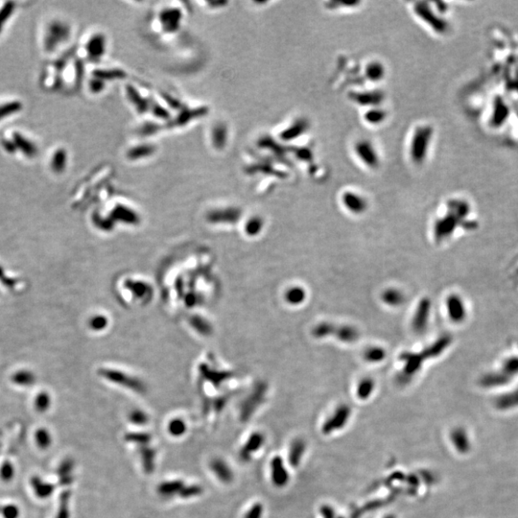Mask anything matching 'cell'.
<instances>
[{
    "label": "cell",
    "instance_id": "1",
    "mask_svg": "<svg viewBox=\"0 0 518 518\" xmlns=\"http://www.w3.org/2000/svg\"><path fill=\"white\" fill-rule=\"evenodd\" d=\"M450 343V337L444 336L437 341L435 344L425 348L423 351L419 353H412V352H404L400 356V360L404 363L403 371L401 376L399 377L404 381H408L409 379L413 377L414 374H416L420 370L421 365L424 362L425 359L435 357L446 348Z\"/></svg>",
    "mask_w": 518,
    "mask_h": 518
},
{
    "label": "cell",
    "instance_id": "37",
    "mask_svg": "<svg viewBox=\"0 0 518 518\" xmlns=\"http://www.w3.org/2000/svg\"><path fill=\"white\" fill-rule=\"evenodd\" d=\"M13 12V4L8 3L5 5V7L0 11V31L4 25V22L10 17V15Z\"/></svg>",
    "mask_w": 518,
    "mask_h": 518
},
{
    "label": "cell",
    "instance_id": "35",
    "mask_svg": "<svg viewBox=\"0 0 518 518\" xmlns=\"http://www.w3.org/2000/svg\"><path fill=\"white\" fill-rule=\"evenodd\" d=\"M130 420L132 421V423L135 425H144L147 423L148 418L142 412L134 411L130 415Z\"/></svg>",
    "mask_w": 518,
    "mask_h": 518
},
{
    "label": "cell",
    "instance_id": "28",
    "mask_svg": "<svg viewBox=\"0 0 518 518\" xmlns=\"http://www.w3.org/2000/svg\"><path fill=\"white\" fill-rule=\"evenodd\" d=\"M66 152L64 150H59L55 153L52 158V167L55 171H62L66 165Z\"/></svg>",
    "mask_w": 518,
    "mask_h": 518
},
{
    "label": "cell",
    "instance_id": "29",
    "mask_svg": "<svg viewBox=\"0 0 518 518\" xmlns=\"http://www.w3.org/2000/svg\"><path fill=\"white\" fill-rule=\"evenodd\" d=\"M125 440L130 443L146 445L151 441V436L145 433H130L125 436Z\"/></svg>",
    "mask_w": 518,
    "mask_h": 518
},
{
    "label": "cell",
    "instance_id": "32",
    "mask_svg": "<svg viewBox=\"0 0 518 518\" xmlns=\"http://www.w3.org/2000/svg\"><path fill=\"white\" fill-rule=\"evenodd\" d=\"M202 492H203V488L200 485H190V486L183 487L179 494L182 498H190V497H194V496H197L199 494H202Z\"/></svg>",
    "mask_w": 518,
    "mask_h": 518
},
{
    "label": "cell",
    "instance_id": "38",
    "mask_svg": "<svg viewBox=\"0 0 518 518\" xmlns=\"http://www.w3.org/2000/svg\"><path fill=\"white\" fill-rule=\"evenodd\" d=\"M4 518H17L19 516V510L17 509V506L9 505L6 506L2 510Z\"/></svg>",
    "mask_w": 518,
    "mask_h": 518
},
{
    "label": "cell",
    "instance_id": "8",
    "mask_svg": "<svg viewBox=\"0 0 518 518\" xmlns=\"http://www.w3.org/2000/svg\"><path fill=\"white\" fill-rule=\"evenodd\" d=\"M271 480L277 486H284L289 480L287 470L285 469L282 459L280 457H275L271 464Z\"/></svg>",
    "mask_w": 518,
    "mask_h": 518
},
{
    "label": "cell",
    "instance_id": "2",
    "mask_svg": "<svg viewBox=\"0 0 518 518\" xmlns=\"http://www.w3.org/2000/svg\"><path fill=\"white\" fill-rule=\"evenodd\" d=\"M450 212L448 216L439 220L435 225V237L437 241H442L452 233L458 223L457 219L467 216L469 213V206L465 201H454L449 205Z\"/></svg>",
    "mask_w": 518,
    "mask_h": 518
},
{
    "label": "cell",
    "instance_id": "17",
    "mask_svg": "<svg viewBox=\"0 0 518 518\" xmlns=\"http://www.w3.org/2000/svg\"><path fill=\"white\" fill-rule=\"evenodd\" d=\"M183 487L184 485L181 481L165 482L157 487V493L162 497H171L174 494H180Z\"/></svg>",
    "mask_w": 518,
    "mask_h": 518
},
{
    "label": "cell",
    "instance_id": "11",
    "mask_svg": "<svg viewBox=\"0 0 518 518\" xmlns=\"http://www.w3.org/2000/svg\"><path fill=\"white\" fill-rule=\"evenodd\" d=\"M264 444V436L262 434L256 432L249 438L247 443L243 446L240 451V458L244 461H248L251 459V455L253 452L257 451Z\"/></svg>",
    "mask_w": 518,
    "mask_h": 518
},
{
    "label": "cell",
    "instance_id": "25",
    "mask_svg": "<svg viewBox=\"0 0 518 518\" xmlns=\"http://www.w3.org/2000/svg\"><path fill=\"white\" fill-rule=\"evenodd\" d=\"M153 152H154V147H152L151 145H140L139 147L130 150L128 153V156L132 159L142 158V157L148 156L149 155H152Z\"/></svg>",
    "mask_w": 518,
    "mask_h": 518
},
{
    "label": "cell",
    "instance_id": "19",
    "mask_svg": "<svg viewBox=\"0 0 518 518\" xmlns=\"http://www.w3.org/2000/svg\"><path fill=\"white\" fill-rule=\"evenodd\" d=\"M35 440H36L37 445L41 449H47L52 443V439L50 436L49 432L47 431V429H44V428H40L37 430V432L35 434Z\"/></svg>",
    "mask_w": 518,
    "mask_h": 518
},
{
    "label": "cell",
    "instance_id": "7",
    "mask_svg": "<svg viewBox=\"0 0 518 518\" xmlns=\"http://www.w3.org/2000/svg\"><path fill=\"white\" fill-rule=\"evenodd\" d=\"M181 19V13L178 9H167L159 15L160 24L166 32H175L178 30Z\"/></svg>",
    "mask_w": 518,
    "mask_h": 518
},
{
    "label": "cell",
    "instance_id": "21",
    "mask_svg": "<svg viewBox=\"0 0 518 518\" xmlns=\"http://www.w3.org/2000/svg\"><path fill=\"white\" fill-rule=\"evenodd\" d=\"M385 356H386L385 350L379 346L370 347L365 351V359L368 362H381L385 358Z\"/></svg>",
    "mask_w": 518,
    "mask_h": 518
},
{
    "label": "cell",
    "instance_id": "36",
    "mask_svg": "<svg viewBox=\"0 0 518 518\" xmlns=\"http://www.w3.org/2000/svg\"><path fill=\"white\" fill-rule=\"evenodd\" d=\"M263 506L260 503L255 504L247 512L245 518H262Z\"/></svg>",
    "mask_w": 518,
    "mask_h": 518
},
{
    "label": "cell",
    "instance_id": "26",
    "mask_svg": "<svg viewBox=\"0 0 518 518\" xmlns=\"http://www.w3.org/2000/svg\"><path fill=\"white\" fill-rule=\"evenodd\" d=\"M168 431L170 432V434L172 436L180 437L185 433L186 425L182 420L180 419H176V420H173L169 423Z\"/></svg>",
    "mask_w": 518,
    "mask_h": 518
},
{
    "label": "cell",
    "instance_id": "10",
    "mask_svg": "<svg viewBox=\"0 0 518 518\" xmlns=\"http://www.w3.org/2000/svg\"><path fill=\"white\" fill-rule=\"evenodd\" d=\"M356 152L363 162L369 166H375L378 162V157L375 154L374 148L368 141H359L356 144Z\"/></svg>",
    "mask_w": 518,
    "mask_h": 518
},
{
    "label": "cell",
    "instance_id": "6",
    "mask_svg": "<svg viewBox=\"0 0 518 518\" xmlns=\"http://www.w3.org/2000/svg\"><path fill=\"white\" fill-rule=\"evenodd\" d=\"M430 312H431L430 299L422 298L413 319V329H415L416 332L422 333L423 331H425L430 318Z\"/></svg>",
    "mask_w": 518,
    "mask_h": 518
},
{
    "label": "cell",
    "instance_id": "16",
    "mask_svg": "<svg viewBox=\"0 0 518 518\" xmlns=\"http://www.w3.org/2000/svg\"><path fill=\"white\" fill-rule=\"evenodd\" d=\"M382 299L388 305L398 306V305H402L404 303L405 296L401 291L395 289V288H390L383 292Z\"/></svg>",
    "mask_w": 518,
    "mask_h": 518
},
{
    "label": "cell",
    "instance_id": "12",
    "mask_svg": "<svg viewBox=\"0 0 518 518\" xmlns=\"http://www.w3.org/2000/svg\"><path fill=\"white\" fill-rule=\"evenodd\" d=\"M343 202L345 207L353 213H362L367 208V202L361 196L346 192L343 196Z\"/></svg>",
    "mask_w": 518,
    "mask_h": 518
},
{
    "label": "cell",
    "instance_id": "18",
    "mask_svg": "<svg viewBox=\"0 0 518 518\" xmlns=\"http://www.w3.org/2000/svg\"><path fill=\"white\" fill-rule=\"evenodd\" d=\"M305 444L302 440H296L291 444L289 451V461L294 467H296L305 453Z\"/></svg>",
    "mask_w": 518,
    "mask_h": 518
},
{
    "label": "cell",
    "instance_id": "30",
    "mask_svg": "<svg viewBox=\"0 0 518 518\" xmlns=\"http://www.w3.org/2000/svg\"><path fill=\"white\" fill-rule=\"evenodd\" d=\"M367 74L369 76L368 78H370L372 81H379L380 79H382L384 70L379 64H371L367 68Z\"/></svg>",
    "mask_w": 518,
    "mask_h": 518
},
{
    "label": "cell",
    "instance_id": "9",
    "mask_svg": "<svg viewBox=\"0 0 518 518\" xmlns=\"http://www.w3.org/2000/svg\"><path fill=\"white\" fill-rule=\"evenodd\" d=\"M447 311L452 321L459 322L466 318V308L462 301L458 296H449L447 298Z\"/></svg>",
    "mask_w": 518,
    "mask_h": 518
},
{
    "label": "cell",
    "instance_id": "27",
    "mask_svg": "<svg viewBox=\"0 0 518 518\" xmlns=\"http://www.w3.org/2000/svg\"><path fill=\"white\" fill-rule=\"evenodd\" d=\"M69 497H70V493H68V492H65L61 495L60 510L58 511L57 518H69V511H68Z\"/></svg>",
    "mask_w": 518,
    "mask_h": 518
},
{
    "label": "cell",
    "instance_id": "4",
    "mask_svg": "<svg viewBox=\"0 0 518 518\" xmlns=\"http://www.w3.org/2000/svg\"><path fill=\"white\" fill-rule=\"evenodd\" d=\"M432 134L433 130L429 127H420L416 130L411 142V156L414 162L421 163L426 157Z\"/></svg>",
    "mask_w": 518,
    "mask_h": 518
},
{
    "label": "cell",
    "instance_id": "15",
    "mask_svg": "<svg viewBox=\"0 0 518 518\" xmlns=\"http://www.w3.org/2000/svg\"><path fill=\"white\" fill-rule=\"evenodd\" d=\"M140 455L142 459V465L145 472L152 473L155 469V456L156 452L154 449L150 448L146 445H141L140 448Z\"/></svg>",
    "mask_w": 518,
    "mask_h": 518
},
{
    "label": "cell",
    "instance_id": "20",
    "mask_svg": "<svg viewBox=\"0 0 518 518\" xmlns=\"http://www.w3.org/2000/svg\"><path fill=\"white\" fill-rule=\"evenodd\" d=\"M374 389V382L370 378L363 379L357 387V395L359 398L366 399L370 397Z\"/></svg>",
    "mask_w": 518,
    "mask_h": 518
},
{
    "label": "cell",
    "instance_id": "22",
    "mask_svg": "<svg viewBox=\"0 0 518 518\" xmlns=\"http://www.w3.org/2000/svg\"><path fill=\"white\" fill-rule=\"evenodd\" d=\"M33 486L37 495L41 498L49 496L54 488L53 485L42 483L40 479H36V478L33 479Z\"/></svg>",
    "mask_w": 518,
    "mask_h": 518
},
{
    "label": "cell",
    "instance_id": "31",
    "mask_svg": "<svg viewBox=\"0 0 518 518\" xmlns=\"http://www.w3.org/2000/svg\"><path fill=\"white\" fill-rule=\"evenodd\" d=\"M14 474H15V470H14V467L12 466V464L10 461H5L0 469L1 479L5 482H9L13 479Z\"/></svg>",
    "mask_w": 518,
    "mask_h": 518
},
{
    "label": "cell",
    "instance_id": "13",
    "mask_svg": "<svg viewBox=\"0 0 518 518\" xmlns=\"http://www.w3.org/2000/svg\"><path fill=\"white\" fill-rule=\"evenodd\" d=\"M210 469L217 478L224 483H230L232 481L233 473L224 460L220 459L212 460V462L210 464Z\"/></svg>",
    "mask_w": 518,
    "mask_h": 518
},
{
    "label": "cell",
    "instance_id": "5",
    "mask_svg": "<svg viewBox=\"0 0 518 518\" xmlns=\"http://www.w3.org/2000/svg\"><path fill=\"white\" fill-rule=\"evenodd\" d=\"M350 416V410L348 406L342 405L337 410L333 413V415L325 421L323 425V432L325 434L332 433L333 431H337L339 429L344 427Z\"/></svg>",
    "mask_w": 518,
    "mask_h": 518
},
{
    "label": "cell",
    "instance_id": "34",
    "mask_svg": "<svg viewBox=\"0 0 518 518\" xmlns=\"http://www.w3.org/2000/svg\"><path fill=\"white\" fill-rule=\"evenodd\" d=\"M49 404L48 395L41 394L36 399V409L39 412H45L49 408Z\"/></svg>",
    "mask_w": 518,
    "mask_h": 518
},
{
    "label": "cell",
    "instance_id": "33",
    "mask_svg": "<svg viewBox=\"0 0 518 518\" xmlns=\"http://www.w3.org/2000/svg\"><path fill=\"white\" fill-rule=\"evenodd\" d=\"M19 108H20V104L17 103V102L16 103L5 104V105L0 107V118H3V117L11 115V114H14V113L17 112Z\"/></svg>",
    "mask_w": 518,
    "mask_h": 518
},
{
    "label": "cell",
    "instance_id": "23",
    "mask_svg": "<svg viewBox=\"0 0 518 518\" xmlns=\"http://www.w3.org/2000/svg\"><path fill=\"white\" fill-rule=\"evenodd\" d=\"M306 296V293L303 288L295 287L290 289L287 293V299L289 303L293 305H299L304 303Z\"/></svg>",
    "mask_w": 518,
    "mask_h": 518
},
{
    "label": "cell",
    "instance_id": "24",
    "mask_svg": "<svg viewBox=\"0 0 518 518\" xmlns=\"http://www.w3.org/2000/svg\"><path fill=\"white\" fill-rule=\"evenodd\" d=\"M15 140L17 142V147L21 149L24 152L25 155L29 156H33L36 155L37 148L30 141L25 140L24 138H21L18 134H15Z\"/></svg>",
    "mask_w": 518,
    "mask_h": 518
},
{
    "label": "cell",
    "instance_id": "14",
    "mask_svg": "<svg viewBox=\"0 0 518 518\" xmlns=\"http://www.w3.org/2000/svg\"><path fill=\"white\" fill-rule=\"evenodd\" d=\"M88 51L93 59L102 57L105 51V38L101 35L94 36L88 43Z\"/></svg>",
    "mask_w": 518,
    "mask_h": 518
},
{
    "label": "cell",
    "instance_id": "3",
    "mask_svg": "<svg viewBox=\"0 0 518 518\" xmlns=\"http://www.w3.org/2000/svg\"><path fill=\"white\" fill-rule=\"evenodd\" d=\"M313 335L316 338H324L329 335H334L342 342L353 343L358 340L359 332L357 329L350 325L337 326L332 323L322 322L314 328Z\"/></svg>",
    "mask_w": 518,
    "mask_h": 518
}]
</instances>
